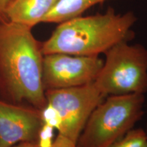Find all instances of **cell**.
<instances>
[{"instance_id": "obj_2", "label": "cell", "mask_w": 147, "mask_h": 147, "mask_svg": "<svg viewBox=\"0 0 147 147\" xmlns=\"http://www.w3.org/2000/svg\"><path fill=\"white\" fill-rule=\"evenodd\" d=\"M136 21L134 12L118 14L113 8L103 14L77 16L59 23L50 38L42 43V53L99 56L132 39L131 28Z\"/></svg>"}, {"instance_id": "obj_8", "label": "cell", "mask_w": 147, "mask_h": 147, "mask_svg": "<svg viewBox=\"0 0 147 147\" xmlns=\"http://www.w3.org/2000/svg\"><path fill=\"white\" fill-rule=\"evenodd\" d=\"M57 0H12L6 10L8 21L30 28L41 23Z\"/></svg>"}, {"instance_id": "obj_12", "label": "cell", "mask_w": 147, "mask_h": 147, "mask_svg": "<svg viewBox=\"0 0 147 147\" xmlns=\"http://www.w3.org/2000/svg\"><path fill=\"white\" fill-rule=\"evenodd\" d=\"M12 0H0V25L8 21L6 16V10Z\"/></svg>"}, {"instance_id": "obj_9", "label": "cell", "mask_w": 147, "mask_h": 147, "mask_svg": "<svg viewBox=\"0 0 147 147\" xmlns=\"http://www.w3.org/2000/svg\"><path fill=\"white\" fill-rule=\"evenodd\" d=\"M108 0H57L42 23H61L82 16L88 9Z\"/></svg>"}, {"instance_id": "obj_14", "label": "cell", "mask_w": 147, "mask_h": 147, "mask_svg": "<svg viewBox=\"0 0 147 147\" xmlns=\"http://www.w3.org/2000/svg\"><path fill=\"white\" fill-rule=\"evenodd\" d=\"M146 131V140H147V125H146V131ZM146 147H147V145H146Z\"/></svg>"}, {"instance_id": "obj_3", "label": "cell", "mask_w": 147, "mask_h": 147, "mask_svg": "<svg viewBox=\"0 0 147 147\" xmlns=\"http://www.w3.org/2000/svg\"><path fill=\"white\" fill-rule=\"evenodd\" d=\"M144 94L109 95L89 117L78 147H108L132 129L144 115Z\"/></svg>"}, {"instance_id": "obj_6", "label": "cell", "mask_w": 147, "mask_h": 147, "mask_svg": "<svg viewBox=\"0 0 147 147\" xmlns=\"http://www.w3.org/2000/svg\"><path fill=\"white\" fill-rule=\"evenodd\" d=\"M104 61L99 56L53 53L44 55L42 84L45 91L80 87L95 81Z\"/></svg>"}, {"instance_id": "obj_10", "label": "cell", "mask_w": 147, "mask_h": 147, "mask_svg": "<svg viewBox=\"0 0 147 147\" xmlns=\"http://www.w3.org/2000/svg\"><path fill=\"white\" fill-rule=\"evenodd\" d=\"M146 131L142 129H132L108 147H146Z\"/></svg>"}, {"instance_id": "obj_7", "label": "cell", "mask_w": 147, "mask_h": 147, "mask_svg": "<svg viewBox=\"0 0 147 147\" xmlns=\"http://www.w3.org/2000/svg\"><path fill=\"white\" fill-rule=\"evenodd\" d=\"M45 126L42 110L0 100V147L24 142L40 143Z\"/></svg>"}, {"instance_id": "obj_11", "label": "cell", "mask_w": 147, "mask_h": 147, "mask_svg": "<svg viewBox=\"0 0 147 147\" xmlns=\"http://www.w3.org/2000/svg\"><path fill=\"white\" fill-rule=\"evenodd\" d=\"M42 147H78L76 143L58 134L54 142Z\"/></svg>"}, {"instance_id": "obj_13", "label": "cell", "mask_w": 147, "mask_h": 147, "mask_svg": "<svg viewBox=\"0 0 147 147\" xmlns=\"http://www.w3.org/2000/svg\"><path fill=\"white\" fill-rule=\"evenodd\" d=\"M10 147H42L40 142H20Z\"/></svg>"}, {"instance_id": "obj_5", "label": "cell", "mask_w": 147, "mask_h": 147, "mask_svg": "<svg viewBox=\"0 0 147 147\" xmlns=\"http://www.w3.org/2000/svg\"><path fill=\"white\" fill-rule=\"evenodd\" d=\"M45 95L47 105L42 110L45 125L54 127L59 134L76 144L92 112L106 97L94 82L47 90Z\"/></svg>"}, {"instance_id": "obj_1", "label": "cell", "mask_w": 147, "mask_h": 147, "mask_svg": "<svg viewBox=\"0 0 147 147\" xmlns=\"http://www.w3.org/2000/svg\"><path fill=\"white\" fill-rule=\"evenodd\" d=\"M43 59L32 28L10 21L0 25V100L45 109Z\"/></svg>"}, {"instance_id": "obj_4", "label": "cell", "mask_w": 147, "mask_h": 147, "mask_svg": "<svg viewBox=\"0 0 147 147\" xmlns=\"http://www.w3.org/2000/svg\"><path fill=\"white\" fill-rule=\"evenodd\" d=\"M104 54L106 59L94 84L105 96L145 94L147 92V49L121 42Z\"/></svg>"}]
</instances>
